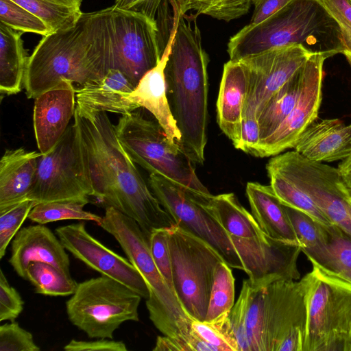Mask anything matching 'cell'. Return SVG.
I'll list each match as a JSON object with an SVG mask.
<instances>
[{
    "label": "cell",
    "mask_w": 351,
    "mask_h": 351,
    "mask_svg": "<svg viewBox=\"0 0 351 351\" xmlns=\"http://www.w3.org/2000/svg\"><path fill=\"white\" fill-rule=\"evenodd\" d=\"M86 204L78 202H51L36 204L29 212L27 219L39 223L75 219L91 221L99 226L102 217L84 210Z\"/></svg>",
    "instance_id": "obj_35"
},
{
    "label": "cell",
    "mask_w": 351,
    "mask_h": 351,
    "mask_svg": "<svg viewBox=\"0 0 351 351\" xmlns=\"http://www.w3.org/2000/svg\"><path fill=\"white\" fill-rule=\"evenodd\" d=\"M162 2V0H115L114 6L141 12L155 19L156 11Z\"/></svg>",
    "instance_id": "obj_49"
},
{
    "label": "cell",
    "mask_w": 351,
    "mask_h": 351,
    "mask_svg": "<svg viewBox=\"0 0 351 351\" xmlns=\"http://www.w3.org/2000/svg\"><path fill=\"white\" fill-rule=\"evenodd\" d=\"M55 231L66 250L75 258L148 299L149 290L139 271L128 258L115 253L90 234L84 221L58 227Z\"/></svg>",
    "instance_id": "obj_17"
},
{
    "label": "cell",
    "mask_w": 351,
    "mask_h": 351,
    "mask_svg": "<svg viewBox=\"0 0 351 351\" xmlns=\"http://www.w3.org/2000/svg\"><path fill=\"white\" fill-rule=\"evenodd\" d=\"M174 13L184 15L191 10L218 20L230 21L246 14L252 0H168Z\"/></svg>",
    "instance_id": "obj_34"
},
{
    "label": "cell",
    "mask_w": 351,
    "mask_h": 351,
    "mask_svg": "<svg viewBox=\"0 0 351 351\" xmlns=\"http://www.w3.org/2000/svg\"><path fill=\"white\" fill-rule=\"evenodd\" d=\"M270 186L280 201L285 206L297 209L328 228L335 224L285 173L271 164L266 165Z\"/></svg>",
    "instance_id": "obj_31"
},
{
    "label": "cell",
    "mask_w": 351,
    "mask_h": 351,
    "mask_svg": "<svg viewBox=\"0 0 351 351\" xmlns=\"http://www.w3.org/2000/svg\"><path fill=\"white\" fill-rule=\"evenodd\" d=\"M148 183L177 226L208 243L231 268L243 270L231 237L204 205L202 197L204 194L158 174H150Z\"/></svg>",
    "instance_id": "obj_11"
},
{
    "label": "cell",
    "mask_w": 351,
    "mask_h": 351,
    "mask_svg": "<svg viewBox=\"0 0 351 351\" xmlns=\"http://www.w3.org/2000/svg\"><path fill=\"white\" fill-rule=\"evenodd\" d=\"M293 148L311 161L343 160L351 154V124L339 119H316L301 134Z\"/></svg>",
    "instance_id": "obj_21"
},
{
    "label": "cell",
    "mask_w": 351,
    "mask_h": 351,
    "mask_svg": "<svg viewBox=\"0 0 351 351\" xmlns=\"http://www.w3.org/2000/svg\"><path fill=\"white\" fill-rule=\"evenodd\" d=\"M169 49L167 43L158 64L142 77L127 99L138 108L147 110L169 139L180 147L182 136L170 110L164 74Z\"/></svg>",
    "instance_id": "obj_22"
},
{
    "label": "cell",
    "mask_w": 351,
    "mask_h": 351,
    "mask_svg": "<svg viewBox=\"0 0 351 351\" xmlns=\"http://www.w3.org/2000/svg\"><path fill=\"white\" fill-rule=\"evenodd\" d=\"M153 351H186L183 343L176 337L158 336Z\"/></svg>",
    "instance_id": "obj_50"
},
{
    "label": "cell",
    "mask_w": 351,
    "mask_h": 351,
    "mask_svg": "<svg viewBox=\"0 0 351 351\" xmlns=\"http://www.w3.org/2000/svg\"><path fill=\"white\" fill-rule=\"evenodd\" d=\"M0 22L23 32L43 36L52 33L40 19L12 0H0Z\"/></svg>",
    "instance_id": "obj_38"
},
{
    "label": "cell",
    "mask_w": 351,
    "mask_h": 351,
    "mask_svg": "<svg viewBox=\"0 0 351 351\" xmlns=\"http://www.w3.org/2000/svg\"><path fill=\"white\" fill-rule=\"evenodd\" d=\"M27 280L34 285L36 293L49 296L71 295L77 286L70 274L43 262L29 265Z\"/></svg>",
    "instance_id": "obj_33"
},
{
    "label": "cell",
    "mask_w": 351,
    "mask_h": 351,
    "mask_svg": "<svg viewBox=\"0 0 351 351\" xmlns=\"http://www.w3.org/2000/svg\"><path fill=\"white\" fill-rule=\"evenodd\" d=\"M34 99V134L39 152L45 154L60 141L74 115L75 88L71 82L64 81Z\"/></svg>",
    "instance_id": "obj_19"
},
{
    "label": "cell",
    "mask_w": 351,
    "mask_h": 351,
    "mask_svg": "<svg viewBox=\"0 0 351 351\" xmlns=\"http://www.w3.org/2000/svg\"><path fill=\"white\" fill-rule=\"evenodd\" d=\"M23 304L19 293L9 284L0 269V322H14L22 313Z\"/></svg>",
    "instance_id": "obj_44"
},
{
    "label": "cell",
    "mask_w": 351,
    "mask_h": 351,
    "mask_svg": "<svg viewBox=\"0 0 351 351\" xmlns=\"http://www.w3.org/2000/svg\"><path fill=\"white\" fill-rule=\"evenodd\" d=\"M313 268L303 351H351V284Z\"/></svg>",
    "instance_id": "obj_9"
},
{
    "label": "cell",
    "mask_w": 351,
    "mask_h": 351,
    "mask_svg": "<svg viewBox=\"0 0 351 351\" xmlns=\"http://www.w3.org/2000/svg\"><path fill=\"white\" fill-rule=\"evenodd\" d=\"M169 229L161 228L154 230L150 234L149 246L157 269L170 290L175 294L169 246Z\"/></svg>",
    "instance_id": "obj_41"
},
{
    "label": "cell",
    "mask_w": 351,
    "mask_h": 351,
    "mask_svg": "<svg viewBox=\"0 0 351 351\" xmlns=\"http://www.w3.org/2000/svg\"><path fill=\"white\" fill-rule=\"evenodd\" d=\"M65 351H127L126 345L121 341L99 339L96 341L72 339L63 348Z\"/></svg>",
    "instance_id": "obj_47"
},
{
    "label": "cell",
    "mask_w": 351,
    "mask_h": 351,
    "mask_svg": "<svg viewBox=\"0 0 351 351\" xmlns=\"http://www.w3.org/2000/svg\"><path fill=\"white\" fill-rule=\"evenodd\" d=\"M340 28L342 53L351 66V0H322Z\"/></svg>",
    "instance_id": "obj_43"
},
{
    "label": "cell",
    "mask_w": 351,
    "mask_h": 351,
    "mask_svg": "<svg viewBox=\"0 0 351 351\" xmlns=\"http://www.w3.org/2000/svg\"><path fill=\"white\" fill-rule=\"evenodd\" d=\"M41 154L22 147L5 150L0 160V213L28 199Z\"/></svg>",
    "instance_id": "obj_23"
},
{
    "label": "cell",
    "mask_w": 351,
    "mask_h": 351,
    "mask_svg": "<svg viewBox=\"0 0 351 351\" xmlns=\"http://www.w3.org/2000/svg\"><path fill=\"white\" fill-rule=\"evenodd\" d=\"M174 293L191 318L205 320L214 271L224 261L208 243L178 226L169 229Z\"/></svg>",
    "instance_id": "obj_8"
},
{
    "label": "cell",
    "mask_w": 351,
    "mask_h": 351,
    "mask_svg": "<svg viewBox=\"0 0 351 351\" xmlns=\"http://www.w3.org/2000/svg\"><path fill=\"white\" fill-rule=\"evenodd\" d=\"M234 299V278L231 267L225 262L217 264L214 271L208 307L205 320H213L230 313Z\"/></svg>",
    "instance_id": "obj_36"
},
{
    "label": "cell",
    "mask_w": 351,
    "mask_h": 351,
    "mask_svg": "<svg viewBox=\"0 0 351 351\" xmlns=\"http://www.w3.org/2000/svg\"><path fill=\"white\" fill-rule=\"evenodd\" d=\"M93 189L82 162L73 123L57 144L38 159L36 178L28 199L37 204L78 202L87 204Z\"/></svg>",
    "instance_id": "obj_12"
},
{
    "label": "cell",
    "mask_w": 351,
    "mask_h": 351,
    "mask_svg": "<svg viewBox=\"0 0 351 351\" xmlns=\"http://www.w3.org/2000/svg\"><path fill=\"white\" fill-rule=\"evenodd\" d=\"M202 201L230 237L252 238L263 234L252 214L240 204L234 193L206 195Z\"/></svg>",
    "instance_id": "obj_30"
},
{
    "label": "cell",
    "mask_w": 351,
    "mask_h": 351,
    "mask_svg": "<svg viewBox=\"0 0 351 351\" xmlns=\"http://www.w3.org/2000/svg\"><path fill=\"white\" fill-rule=\"evenodd\" d=\"M23 32L0 22V92L12 95L23 85L28 57L21 38Z\"/></svg>",
    "instance_id": "obj_29"
},
{
    "label": "cell",
    "mask_w": 351,
    "mask_h": 351,
    "mask_svg": "<svg viewBox=\"0 0 351 351\" xmlns=\"http://www.w3.org/2000/svg\"><path fill=\"white\" fill-rule=\"evenodd\" d=\"M73 120L93 197L134 219L149 237L176 226L123 148L106 112L76 104Z\"/></svg>",
    "instance_id": "obj_1"
},
{
    "label": "cell",
    "mask_w": 351,
    "mask_h": 351,
    "mask_svg": "<svg viewBox=\"0 0 351 351\" xmlns=\"http://www.w3.org/2000/svg\"><path fill=\"white\" fill-rule=\"evenodd\" d=\"M115 130L130 158L150 174L162 176L195 193L210 194L197 177L195 164L156 121L133 111L122 115Z\"/></svg>",
    "instance_id": "obj_6"
},
{
    "label": "cell",
    "mask_w": 351,
    "mask_h": 351,
    "mask_svg": "<svg viewBox=\"0 0 351 351\" xmlns=\"http://www.w3.org/2000/svg\"><path fill=\"white\" fill-rule=\"evenodd\" d=\"M315 279L313 268L300 280H280L263 288V351L304 350Z\"/></svg>",
    "instance_id": "obj_10"
},
{
    "label": "cell",
    "mask_w": 351,
    "mask_h": 351,
    "mask_svg": "<svg viewBox=\"0 0 351 351\" xmlns=\"http://www.w3.org/2000/svg\"><path fill=\"white\" fill-rule=\"evenodd\" d=\"M285 206L300 241L302 252L313 266L334 275L332 257L329 248V230L333 226L328 228L306 214Z\"/></svg>",
    "instance_id": "obj_28"
},
{
    "label": "cell",
    "mask_w": 351,
    "mask_h": 351,
    "mask_svg": "<svg viewBox=\"0 0 351 351\" xmlns=\"http://www.w3.org/2000/svg\"><path fill=\"white\" fill-rule=\"evenodd\" d=\"M311 54L304 46L293 44L274 47L238 60L247 78L243 118L258 119L268 101Z\"/></svg>",
    "instance_id": "obj_15"
},
{
    "label": "cell",
    "mask_w": 351,
    "mask_h": 351,
    "mask_svg": "<svg viewBox=\"0 0 351 351\" xmlns=\"http://www.w3.org/2000/svg\"><path fill=\"white\" fill-rule=\"evenodd\" d=\"M247 302V287L243 280L239 297L229 314L239 351H250L245 326Z\"/></svg>",
    "instance_id": "obj_45"
},
{
    "label": "cell",
    "mask_w": 351,
    "mask_h": 351,
    "mask_svg": "<svg viewBox=\"0 0 351 351\" xmlns=\"http://www.w3.org/2000/svg\"><path fill=\"white\" fill-rule=\"evenodd\" d=\"M134 88L121 71L110 69L102 77L75 88L76 104L95 111L128 114L138 108L127 99Z\"/></svg>",
    "instance_id": "obj_24"
},
{
    "label": "cell",
    "mask_w": 351,
    "mask_h": 351,
    "mask_svg": "<svg viewBox=\"0 0 351 351\" xmlns=\"http://www.w3.org/2000/svg\"><path fill=\"white\" fill-rule=\"evenodd\" d=\"M229 314L221 315L210 321L191 319L190 332L200 339L217 347L219 351H239Z\"/></svg>",
    "instance_id": "obj_37"
},
{
    "label": "cell",
    "mask_w": 351,
    "mask_h": 351,
    "mask_svg": "<svg viewBox=\"0 0 351 351\" xmlns=\"http://www.w3.org/2000/svg\"><path fill=\"white\" fill-rule=\"evenodd\" d=\"M291 0H252L254 10L250 24L256 25L267 19Z\"/></svg>",
    "instance_id": "obj_48"
},
{
    "label": "cell",
    "mask_w": 351,
    "mask_h": 351,
    "mask_svg": "<svg viewBox=\"0 0 351 351\" xmlns=\"http://www.w3.org/2000/svg\"><path fill=\"white\" fill-rule=\"evenodd\" d=\"M246 93L247 78L244 69L239 61L230 60L223 66L217 113L220 129L237 149L241 140Z\"/></svg>",
    "instance_id": "obj_25"
},
{
    "label": "cell",
    "mask_w": 351,
    "mask_h": 351,
    "mask_svg": "<svg viewBox=\"0 0 351 351\" xmlns=\"http://www.w3.org/2000/svg\"><path fill=\"white\" fill-rule=\"evenodd\" d=\"M293 44L327 58L342 53L340 28L322 0H291L262 22L249 23L230 38L228 53L230 60L238 61Z\"/></svg>",
    "instance_id": "obj_4"
},
{
    "label": "cell",
    "mask_w": 351,
    "mask_h": 351,
    "mask_svg": "<svg viewBox=\"0 0 351 351\" xmlns=\"http://www.w3.org/2000/svg\"><path fill=\"white\" fill-rule=\"evenodd\" d=\"M326 59L321 53L311 55V71L298 102L277 130L260 143L255 157L274 156L293 148L304 130L317 119L322 99Z\"/></svg>",
    "instance_id": "obj_18"
},
{
    "label": "cell",
    "mask_w": 351,
    "mask_h": 351,
    "mask_svg": "<svg viewBox=\"0 0 351 351\" xmlns=\"http://www.w3.org/2000/svg\"><path fill=\"white\" fill-rule=\"evenodd\" d=\"M33 335L17 322L0 326V351H40Z\"/></svg>",
    "instance_id": "obj_42"
},
{
    "label": "cell",
    "mask_w": 351,
    "mask_h": 351,
    "mask_svg": "<svg viewBox=\"0 0 351 351\" xmlns=\"http://www.w3.org/2000/svg\"><path fill=\"white\" fill-rule=\"evenodd\" d=\"M269 162L290 177L335 225L351 237V189L337 168L309 160L296 151L274 156Z\"/></svg>",
    "instance_id": "obj_13"
},
{
    "label": "cell",
    "mask_w": 351,
    "mask_h": 351,
    "mask_svg": "<svg viewBox=\"0 0 351 351\" xmlns=\"http://www.w3.org/2000/svg\"><path fill=\"white\" fill-rule=\"evenodd\" d=\"M32 262L47 263L70 274V260L66 249L44 224L20 228L12 240L9 263L25 280Z\"/></svg>",
    "instance_id": "obj_20"
},
{
    "label": "cell",
    "mask_w": 351,
    "mask_h": 351,
    "mask_svg": "<svg viewBox=\"0 0 351 351\" xmlns=\"http://www.w3.org/2000/svg\"><path fill=\"white\" fill-rule=\"evenodd\" d=\"M245 191L252 214L264 234L274 239L300 245L285 205L270 185L250 182Z\"/></svg>",
    "instance_id": "obj_26"
},
{
    "label": "cell",
    "mask_w": 351,
    "mask_h": 351,
    "mask_svg": "<svg viewBox=\"0 0 351 351\" xmlns=\"http://www.w3.org/2000/svg\"><path fill=\"white\" fill-rule=\"evenodd\" d=\"M36 204L25 199L0 213V259L3 258L9 243Z\"/></svg>",
    "instance_id": "obj_39"
},
{
    "label": "cell",
    "mask_w": 351,
    "mask_h": 351,
    "mask_svg": "<svg viewBox=\"0 0 351 351\" xmlns=\"http://www.w3.org/2000/svg\"><path fill=\"white\" fill-rule=\"evenodd\" d=\"M260 142V129L257 119L255 117L243 118L241 140L237 149L256 156Z\"/></svg>",
    "instance_id": "obj_46"
},
{
    "label": "cell",
    "mask_w": 351,
    "mask_h": 351,
    "mask_svg": "<svg viewBox=\"0 0 351 351\" xmlns=\"http://www.w3.org/2000/svg\"><path fill=\"white\" fill-rule=\"evenodd\" d=\"M337 169L346 184L351 189V154L342 160Z\"/></svg>",
    "instance_id": "obj_51"
},
{
    "label": "cell",
    "mask_w": 351,
    "mask_h": 351,
    "mask_svg": "<svg viewBox=\"0 0 351 351\" xmlns=\"http://www.w3.org/2000/svg\"><path fill=\"white\" fill-rule=\"evenodd\" d=\"M141 298L125 285L101 275L77 283L66 311L71 324L89 338L113 339L123 323L139 321Z\"/></svg>",
    "instance_id": "obj_7"
},
{
    "label": "cell",
    "mask_w": 351,
    "mask_h": 351,
    "mask_svg": "<svg viewBox=\"0 0 351 351\" xmlns=\"http://www.w3.org/2000/svg\"><path fill=\"white\" fill-rule=\"evenodd\" d=\"M40 19L52 33L73 27L82 17V0H12Z\"/></svg>",
    "instance_id": "obj_32"
},
{
    "label": "cell",
    "mask_w": 351,
    "mask_h": 351,
    "mask_svg": "<svg viewBox=\"0 0 351 351\" xmlns=\"http://www.w3.org/2000/svg\"><path fill=\"white\" fill-rule=\"evenodd\" d=\"M329 234L334 275L351 284V237L336 225Z\"/></svg>",
    "instance_id": "obj_40"
},
{
    "label": "cell",
    "mask_w": 351,
    "mask_h": 351,
    "mask_svg": "<svg viewBox=\"0 0 351 351\" xmlns=\"http://www.w3.org/2000/svg\"><path fill=\"white\" fill-rule=\"evenodd\" d=\"M164 69L167 97L182 136L180 147L194 164L204 162L207 143L208 57L197 27L174 14Z\"/></svg>",
    "instance_id": "obj_3"
},
{
    "label": "cell",
    "mask_w": 351,
    "mask_h": 351,
    "mask_svg": "<svg viewBox=\"0 0 351 351\" xmlns=\"http://www.w3.org/2000/svg\"><path fill=\"white\" fill-rule=\"evenodd\" d=\"M231 239L253 287L300 279L297 261L302 252L300 245L274 239L264 233L256 237Z\"/></svg>",
    "instance_id": "obj_16"
},
{
    "label": "cell",
    "mask_w": 351,
    "mask_h": 351,
    "mask_svg": "<svg viewBox=\"0 0 351 351\" xmlns=\"http://www.w3.org/2000/svg\"><path fill=\"white\" fill-rule=\"evenodd\" d=\"M99 226L113 236L145 279L149 290L146 306L154 325L164 335L186 343L191 318L157 269L150 251L149 237L134 219L111 206L105 208Z\"/></svg>",
    "instance_id": "obj_5"
},
{
    "label": "cell",
    "mask_w": 351,
    "mask_h": 351,
    "mask_svg": "<svg viewBox=\"0 0 351 351\" xmlns=\"http://www.w3.org/2000/svg\"><path fill=\"white\" fill-rule=\"evenodd\" d=\"M108 8L114 43L112 69L121 71L136 86L164 53L157 21L141 12L114 5Z\"/></svg>",
    "instance_id": "obj_14"
},
{
    "label": "cell",
    "mask_w": 351,
    "mask_h": 351,
    "mask_svg": "<svg viewBox=\"0 0 351 351\" xmlns=\"http://www.w3.org/2000/svg\"><path fill=\"white\" fill-rule=\"evenodd\" d=\"M113 61L108 8L83 13L73 27L43 36L28 57L25 95L36 99L64 81L82 86L104 76Z\"/></svg>",
    "instance_id": "obj_2"
},
{
    "label": "cell",
    "mask_w": 351,
    "mask_h": 351,
    "mask_svg": "<svg viewBox=\"0 0 351 351\" xmlns=\"http://www.w3.org/2000/svg\"><path fill=\"white\" fill-rule=\"evenodd\" d=\"M311 55L296 73L273 95L261 111L257 119L261 142L277 130L298 102L311 71Z\"/></svg>",
    "instance_id": "obj_27"
}]
</instances>
